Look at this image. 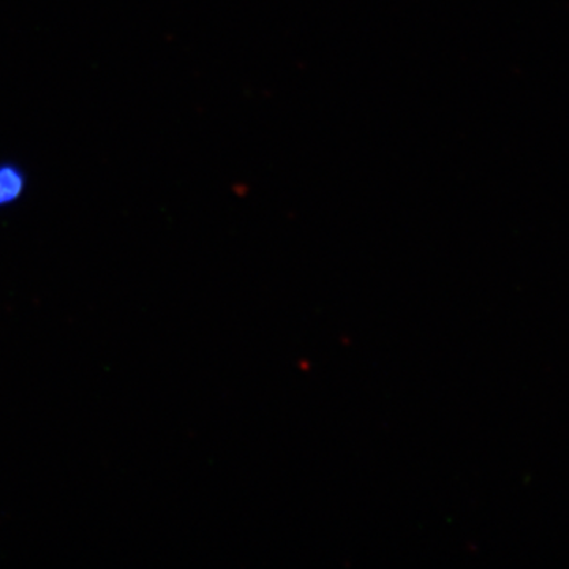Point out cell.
<instances>
[{
	"label": "cell",
	"mask_w": 569,
	"mask_h": 569,
	"mask_svg": "<svg viewBox=\"0 0 569 569\" xmlns=\"http://www.w3.org/2000/svg\"><path fill=\"white\" fill-rule=\"evenodd\" d=\"M26 189V176L17 164H0V206L13 203Z\"/></svg>",
	"instance_id": "6da1fadb"
}]
</instances>
